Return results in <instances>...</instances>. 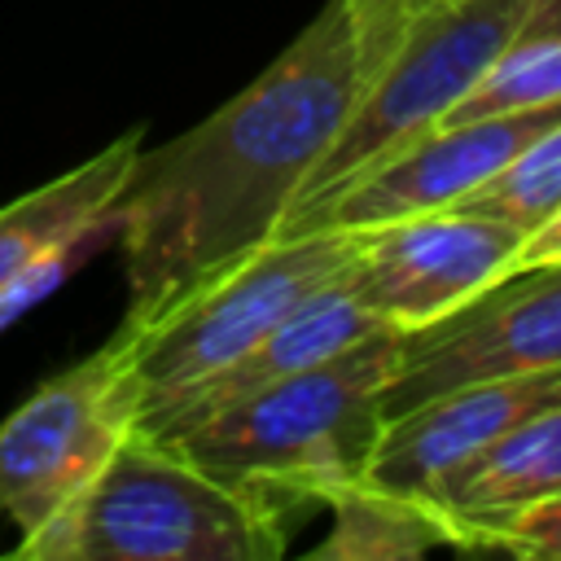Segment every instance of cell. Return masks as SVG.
I'll return each mask as SVG.
<instances>
[{
    "label": "cell",
    "mask_w": 561,
    "mask_h": 561,
    "mask_svg": "<svg viewBox=\"0 0 561 561\" xmlns=\"http://www.w3.org/2000/svg\"><path fill=\"white\" fill-rule=\"evenodd\" d=\"M434 0H329L302 35L184 136L140 149L114 197L127 316L140 329L276 237L351 105Z\"/></svg>",
    "instance_id": "obj_1"
},
{
    "label": "cell",
    "mask_w": 561,
    "mask_h": 561,
    "mask_svg": "<svg viewBox=\"0 0 561 561\" xmlns=\"http://www.w3.org/2000/svg\"><path fill=\"white\" fill-rule=\"evenodd\" d=\"M403 329L373 337L259 386L188 425L153 434L206 473L276 495L280 504H324L337 486L364 478L386 425L381 390L399 368Z\"/></svg>",
    "instance_id": "obj_2"
},
{
    "label": "cell",
    "mask_w": 561,
    "mask_h": 561,
    "mask_svg": "<svg viewBox=\"0 0 561 561\" xmlns=\"http://www.w3.org/2000/svg\"><path fill=\"white\" fill-rule=\"evenodd\" d=\"M289 504L232 486L171 443L127 430L96 478L39 530L22 561H276Z\"/></svg>",
    "instance_id": "obj_3"
},
{
    "label": "cell",
    "mask_w": 561,
    "mask_h": 561,
    "mask_svg": "<svg viewBox=\"0 0 561 561\" xmlns=\"http://www.w3.org/2000/svg\"><path fill=\"white\" fill-rule=\"evenodd\" d=\"M355 245L359 232L342 228L272 237L193 285L149 324L118 329V386L131 408V430L149 434L175 399L232 364L307 294L333 280Z\"/></svg>",
    "instance_id": "obj_4"
},
{
    "label": "cell",
    "mask_w": 561,
    "mask_h": 561,
    "mask_svg": "<svg viewBox=\"0 0 561 561\" xmlns=\"http://www.w3.org/2000/svg\"><path fill=\"white\" fill-rule=\"evenodd\" d=\"M526 0H434L403 31L394 53L351 105L342 131L307 175L294 210H307L425 136L513 44ZM280 228V224H276Z\"/></svg>",
    "instance_id": "obj_5"
},
{
    "label": "cell",
    "mask_w": 561,
    "mask_h": 561,
    "mask_svg": "<svg viewBox=\"0 0 561 561\" xmlns=\"http://www.w3.org/2000/svg\"><path fill=\"white\" fill-rule=\"evenodd\" d=\"M118 337L61 368L0 425V513L22 530L57 517L131 430L118 386Z\"/></svg>",
    "instance_id": "obj_6"
},
{
    "label": "cell",
    "mask_w": 561,
    "mask_h": 561,
    "mask_svg": "<svg viewBox=\"0 0 561 561\" xmlns=\"http://www.w3.org/2000/svg\"><path fill=\"white\" fill-rule=\"evenodd\" d=\"M561 368V259L508 267L447 316L403 329L381 416H399L451 386Z\"/></svg>",
    "instance_id": "obj_7"
},
{
    "label": "cell",
    "mask_w": 561,
    "mask_h": 561,
    "mask_svg": "<svg viewBox=\"0 0 561 561\" xmlns=\"http://www.w3.org/2000/svg\"><path fill=\"white\" fill-rule=\"evenodd\" d=\"M517 245L522 232L513 224L443 206L364 228L346 276L377 320L416 329L495 280Z\"/></svg>",
    "instance_id": "obj_8"
},
{
    "label": "cell",
    "mask_w": 561,
    "mask_h": 561,
    "mask_svg": "<svg viewBox=\"0 0 561 561\" xmlns=\"http://www.w3.org/2000/svg\"><path fill=\"white\" fill-rule=\"evenodd\" d=\"M561 403V368H535V373H508V377H478L465 386H451L399 416H390L377 434V447L364 465V482L425 500V491L522 425L526 416Z\"/></svg>",
    "instance_id": "obj_9"
},
{
    "label": "cell",
    "mask_w": 561,
    "mask_h": 561,
    "mask_svg": "<svg viewBox=\"0 0 561 561\" xmlns=\"http://www.w3.org/2000/svg\"><path fill=\"white\" fill-rule=\"evenodd\" d=\"M346 267L333 280H324L316 294H307L289 316H280L232 364H224L219 373H210L206 381H197L184 399H175L149 434H167L175 425H188V421H197V416H206V412H215V408H224V403H232V399H241V394H250L259 386H272L280 377H294V373H302V368H311V364H320V359H329V355H337V351L373 337L377 329H394V324L377 320L355 298Z\"/></svg>",
    "instance_id": "obj_10"
},
{
    "label": "cell",
    "mask_w": 561,
    "mask_h": 561,
    "mask_svg": "<svg viewBox=\"0 0 561 561\" xmlns=\"http://www.w3.org/2000/svg\"><path fill=\"white\" fill-rule=\"evenodd\" d=\"M552 491H561V403L526 416L522 425L447 469L421 504H430L447 522L451 548H460V535L469 526L513 513Z\"/></svg>",
    "instance_id": "obj_11"
},
{
    "label": "cell",
    "mask_w": 561,
    "mask_h": 561,
    "mask_svg": "<svg viewBox=\"0 0 561 561\" xmlns=\"http://www.w3.org/2000/svg\"><path fill=\"white\" fill-rule=\"evenodd\" d=\"M136 153H140V127L110 140L101 153L70 167L66 175L0 206V285H9L39 254H48L66 237L114 210V197L127 184Z\"/></svg>",
    "instance_id": "obj_12"
},
{
    "label": "cell",
    "mask_w": 561,
    "mask_h": 561,
    "mask_svg": "<svg viewBox=\"0 0 561 561\" xmlns=\"http://www.w3.org/2000/svg\"><path fill=\"white\" fill-rule=\"evenodd\" d=\"M333 530L311 548V561H416L434 548H451L447 522L408 495L368 486L364 478L324 495Z\"/></svg>",
    "instance_id": "obj_13"
},
{
    "label": "cell",
    "mask_w": 561,
    "mask_h": 561,
    "mask_svg": "<svg viewBox=\"0 0 561 561\" xmlns=\"http://www.w3.org/2000/svg\"><path fill=\"white\" fill-rule=\"evenodd\" d=\"M557 206H561V123L548 127L539 140H530L500 175H491L486 184H478L456 202V210L504 219L522 237L535 224H543Z\"/></svg>",
    "instance_id": "obj_14"
},
{
    "label": "cell",
    "mask_w": 561,
    "mask_h": 561,
    "mask_svg": "<svg viewBox=\"0 0 561 561\" xmlns=\"http://www.w3.org/2000/svg\"><path fill=\"white\" fill-rule=\"evenodd\" d=\"M561 96V39L548 44H513L434 127L443 123H465L500 110H522V105H543Z\"/></svg>",
    "instance_id": "obj_15"
},
{
    "label": "cell",
    "mask_w": 561,
    "mask_h": 561,
    "mask_svg": "<svg viewBox=\"0 0 561 561\" xmlns=\"http://www.w3.org/2000/svg\"><path fill=\"white\" fill-rule=\"evenodd\" d=\"M110 237H118V215L114 210H105L101 219H92L88 228H79L75 237H66L61 245H53L48 254H39L26 272H18L9 285H0V333L9 329V324H18L31 307H39L79 263H88Z\"/></svg>",
    "instance_id": "obj_16"
},
{
    "label": "cell",
    "mask_w": 561,
    "mask_h": 561,
    "mask_svg": "<svg viewBox=\"0 0 561 561\" xmlns=\"http://www.w3.org/2000/svg\"><path fill=\"white\" fill-rule=\"evenodd\" d=\"M460 548L504 552V557H526V561H561V491L469 526L460 535Z\"/></svg>",
    "instance_id": "obj_17"
},
{
    "label": "cell",
    "mask_w": 561,
    "mask_h": 561,
    "mask_svg": "<svg viewBox=\"0 0 561 561\" xmlns=\"http://www.w3.org/2000/svg\"><path fill=\"white\" fill-rule=\"evenodd\" d=\"M548 259H561V206L543 219V224H535L526 237H522V245L513 250V259H508V267H526V263H548ZM504 267V272H508Z\"/></svg>",
    "instance_id": "obj_18"
},
{
    "label": "cell",
    "mask_w": 561,
    "mask_h": 561,
    "mask_svg": "<svg viewBox=\"0 0 561 561\" xmlns=\"http://www.w3.org/2000/svg\"><path fill=\"white\" fill-rule=\"evenodd\" d=\"M548 39H561V0H526L517 44H548Z\"/></svg>",
    "instance_id": "obj_19"
}]
</instances>
